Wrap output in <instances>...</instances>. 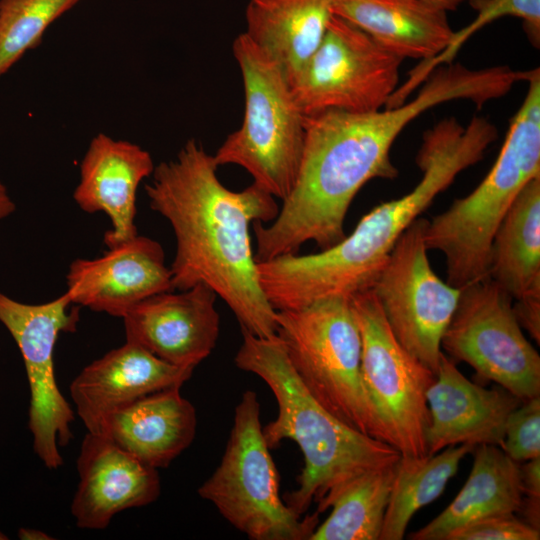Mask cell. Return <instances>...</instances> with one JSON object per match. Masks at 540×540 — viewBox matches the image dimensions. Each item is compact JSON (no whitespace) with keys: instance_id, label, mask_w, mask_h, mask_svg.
Segmentation results:
<instances>
[{"instance_id":"obj_1","label":"cell","mask_w":540,"mask_h":540,"mask_svg":"<svg viewBox=\"0 0 540 540\" xmlns=\"http://www.w3.org/2000/svg\"><path fill=\"white\" fill-rule=\"evenodd\" d=\"M417 96L401 105L371 112L325 110L305 115V144L295 186L269 226L252 225L257 263L298 253L313 241L321 250L345 238V218L359 190L374 178L393 179L390 158L401 131L428 109L453 100L477 107L489 98L491 82L483 69L459 63L438 66Z\"/></svg>"},{"instance_id":"obj_2","label":"cell","mask_w":540,"mask_h":540,"mask_svg":"<svg viewBox=\"0 0 540 540\" xmlns=\"http://www.w3.org/2000/svg\"><path fill=\"white\" fill-rule=\"evenodd\" d=\"M217 169L213 155L189 139L174 159L155 166L145 185L150 208L170 223L176 238L172 288L205 284L232 310L242 331L273 337L277 312L260 285L250 225L274 220L280 208L255 183L228 189Z\"/></svg>"},{"instance_id":"obj_3","label":"cell","mask_w":540,"mask_h":540,"mask_svg":"<svg viewBox=\"0 0 540 540\" xmlns=\"http://www.w3.org/2000/svg\"><path fill=\"white\" fill-rule=\"evenodd\" d=\"M498 136L487 118L467 125L446 118L423 134L417 185L364 215L349 236L318 253L286 254L257 263L261 288L275 311L371 289L401 234L459 173L479 162Z\"/></svg>"},{"instance_id":"obj_4","label":"cell","mask_w":540,"mask_h":540,"mask_svg":"<svg viewBox=\"0 0 540 540\" xmlns=\"http://www.w3.org/2000/svg\"><path fill=\"white\" fill-rule=\"evenodd\" d=\"M234 362L261 378L278 404L277 417L262 428L270 449L294 441L304 457L298 487L286 504L299 515L359 474L394 465L401 455L392 446L361 433L323 408L293 369L277 335L269 338L242 331Z\"/></svg>"},{"instance_id":"obj_5","label":"cell","mask_w":540,"mask_h":540,"mask_svg":"<svg viewBox=\"0 0 540 540\" xmlns=\"http://www.w3.org/2000/svg\"><path fill=\"white\" fill-rule=\"evenodd\" d=\"M525 98L514 115L494 165L467 196L428 221V250L445 257L446 281L462 288L489 277L493 236L511 204L540 177V69L524 71Z\"/></svg>"},{"instance_id":"obj_6","label":"cell","mask_w":540,"mask_h":540,"mask_svg":"<svg viewBox=\"0 0 540 540\" xmlns=\"http://www.w3.org/2000/svg\"><path fill=\"white\" fill-rule=\"evenodd\" d=\"M244 88V115L213 155L216 165L244 168L274 198L286 199L299 174L305 115L278 66L242 33L233 42Z\"/></svg>"},{"instance_id":"obj_7","label":"cell","mask_w":540,"mask_h":540,"mask_svg":"<svg viewBox=\"0 0 540 540\" xmlns=\"http://www.w3.org/2000/svg\"><path fill=\"white\" fill-rule=\"evenodd\" d=\"M276 312V335L308 392L345 425L377 439L351 297L331 296Z\"/></svg>"},{"instance_id":"obj_8","label":"cell","mask_w":540,"mask_h":540,"mask_svg":"<svg viewBox=\"0 0 540 540\" xmlns=\"http://www.w3.org/2000/svg\"><path fill=\"white\" fill-rule=\"evenodd\" d=\"M262 428L257 394L246 390L235 407L221 461L197 492L251 540H309L319 513L303 517L282 501Z\"/></svg>"},{"instance_id":"obj_9","label":"cell","mask_w":540,"mask_h":540,"mask_svg":"<svg viewBox=\"0 0 540 540\" xmlns=\"http://www.w3.org/2000/svg\"><path fill=\"white\" fill-rule=\"evenodd\" d=\"M351 300L362 338V381L377 439L401 456L428 455L426 394L436 374L400 344L370 289Z\"/></svg>"},{"instance_id":"obj_10","label":"cell","mask_w":540,"mask_h":540,"mask_svg":"<svg viewBox=\"0 0 540 540\" xmlns=\"http://www.w3.org/2000/svg\"><path fill=\"white\" fill-rule=\"evenodd\" d=\"M512 300L489 277L462 287L441 349L524 402L540 397V356L525 337Z\"/></svg>"},{"instance_id":"obj_11","label":"cell","mask_w":540,"mask_h":540,"mask_svg":"<svg viewBox=\"0 0 540 540\" xmlns=\"http://www.w3.org/2000/svg\"><path fill=\"white\" fill-rule=\"evenodd\" d=\"M403 58L337 15L290 86L304 115L325 110L371 112L385 107L399 83Z\"/></svg>"},{"instance_id":"obj_12","label":"cell","mask_w":540,"mask_h":540,"mask_svg":"<svg viewBox=\"0 0 540 540\" xmlns=\"http://www.w3.org/2000/svg\"><path fill=\"white\" fill-rule=\"evenodd\" d=\"M427 223L419 217L401 234L370 290L400 344L436 374L441 339L461 288L432 269L425 243Z\"/></svg>"},{"instance_id":"obj_13","label":"cell","mask_w":540,"mask_h":540,"mask_svg":"<svg viewBox=\"0 0 540 540\" xmlns=\"http://www.w3.org/2000/svg\"><path fill=\"white\" fill-rule=\"evenodd\" d=\"M66 293L46 303L27 304L0 292V322L17 344L30 391L28 428L33 449L49 469L63 464L59 448L72 439L74 411L58 388L54 348L62 332H74L79 306Z\"/></svg>"},{"instance_id":"obj_14","label":"cell","mask_w":540,"mask_h":540,"mask_svg":"<svg viewBox=\"0 0 540 540\" xmlns=\"http://www.w3.org/2000/svg\"><path fill=\"white\" fill-rule=\"evenodd\" d=\"M145 298L122 317L126 341L179 367L193 368L214 350L220 330L217 294L205 284Z\"/></svg>"},{"instance_id":"obj_15","label":"cell","mask_w":540,"mask_h":540,"mask_svg":"<svg viewBox=\"0 0 540 540\" xmlns=\"http://www.w3.org/2000/svg\"><path fill=\"white\" fill-rule=\"evenodd\" d=\"M66 281L72 304L119 318L145 298L173 290L162 246L140 235L100 257L72 261Z\"/></svg>"},{"instance_id":"obj_16","label":"cell","mask_w":540,"mask_h":540,"mask_svg":"<svg viewBox=\"0 0 540 540\" xmlns=\"http://www.w3.org/2000/svg\"><path fill=\"white\" fill-rule=\"evenodd\" d=\"M157 470L108 437L87 432L77 459L79 484L71 504L76 525L104 529L119 512L156 501L161 490Z\"/></svg>"},{"instance_id":"obj_17","label":"cell","mask_w":540,"mask_h":540,"mask_svg":"<svg viewBox=\"0 0 540 540\" xmlns=\"http://www.w3.org/2000/svg\"><path fill=\"white\" fill-rule=\"evenodd\" d=\"M428 454L452 445H495L501 448L508 416L522 401L496 385L484 388L466 378L444 352L429 387Z\"/></svg>"},{"instance_id":"obj_18","label":"cell","mask_w":540,"mask_h":540,"mask_svg":"<svg viewBox=\"0 0 540 540\" xmlns=\"http://www.w3.org/2000/svg\"><path fill=\"white\" fill-rule=\"evenodd\" d=\"M193 371L126 341L85 366L72 381L70 395L87 431L102 434L114 412L151 393L181 387Z\"/></svg>"},{"instance_id":"obj_19","label":"cell","mask_w":540,"mask_h":540,"mask_svg":"<svg viewBox=\"0 0 540 540\" xmlns=\"http://www.w3.org/2000/svg\"><path fill=\"white\" fill-rule=\"evenodd\" d=\"M155 165L150 153L139 145L98 133L80 163V180L73 198L87 213L103 212L112 228L104 243L112 247L136 235V195Z\"/></svg>"},{"instance_id":"obj_20","label":"cell","mask_w":540,"mask_h":540,"mask_svg":"<svg viewBox=\"0 0 540 540\" xmlns=\"http://www.w3.org/2000/svg\"><path fill=\"white\" fill-rule=\"evenodd\" d=\"M172 387L146 395L114 412L102 434L156 469L165 468L194 440L193 404Z\"/></svg>"},{"instance_id":"obj_21","label":"cell","mask_w":540,"mask_h":540,"mask_svg":"<svg viewBox=\"0 0 540 540\" xmlns=\"http://www.w3.org/2000/svg\"><path fill=\"white\" fill-rule=\"evenodd\" d=\"M331 5L334 15L403 59L431 60L454 34L448 11L426 0H331Z\"/></svg>"},{"instance_id":"obj_22","label":"cell","mask_w":540,"mask_h":540,"mask_svg":"<svg viewBox=\"0 0 540 540\" xmlns=\"http://www.w3.org/2000/svg\"><path fill=\"white\" fill-rule=\"evenodd\" d=\"M246 36L280 69L297 79L333 16L331 0H249Z\"/></svg>"},{"instance_id":"obj_23","label":"cell","mask_w":540,"mask_h":540,"mask_svg":"<svg viewBox=\"0 0 540 540\" xmlns=\"http://www.w3.org/2000/svg\"><path fill=\"white\" fill-rule=\"evenodd\" d=\"M469 477L454 500L428 524L410 534L413 540H446L447 535L473 521L519 513L523 501L520 464L500 447L473 449Z\"/></svg>"},{"instance_id":"obj_24","label":"cell","mask_w":540,"mask_h":540,"mask_svg":"<svg viewBox=\"0 0 540 540\" xmlns=\"http://www.w3.org/2000/svg\"><path fill=\"white\" fill-rule=\"evenodd\" d=\"M489 278L515 300L540 291V177L523 187L500 222Z\"/></svg>"},{"instance_id":"obj_25","label":"cell","mask_w":540,"mask_h":540,"mask_svg":"<svg viewBox=\"0 0 540 540\" xmlns=\"http://www.w3.org/2000/svg\"><path fill=\"white\" fill-rule=\"evenodd\" d=\"M396 465L363 472L319 502V514L332 510L309 540H379Z\"/></svg>"},{"instance_id":"obj_26","label":"cell","mask_w":540,"mask_h":540,"mask_svg":"<svg viewBox=\"0 0 540 540\" xmlns=\"http://www.w3.org/2000/svg\"><path fill=\"white\" fill-rule=\"evenodd\" d=\"M469 444L452 445L435 454L401 456L379 540H401L413 515L432 503L457 473L462 459L473 451Z\"/></svg>"},{"instance_id":"obj_27","label":"cell","mask_w":540,"mask_h":540,"mask_svg":"<svg viewBox=\"0 0 540 540\" xmlns=\"http://www.w3.org/2000/svg\"><path fill=\"white\" fill-rule=\"evenodd\" d=\"M80 0H0V77L35 49L48 27Z\"/></svg>"},{"instance_id":"obj_28","label":"cell","mask_w":540,"mask_h":540,"mask_svg":"<svg viewBox=\"0 0 540 540\" xmlns=\"http://www.w3.org/2000/svg\"><path fill=\"white\" fill-rule=\"evenodd\" d=\"M476 11L475 19L455 32L448 46L439 55L421 61L411 72L401 91L408 95L426 80L430 73L443 64L451 63L460 47L484 26L504 16H514L523 21L526 34L535 46L540 43V0H468Z\"/></svg>"},{"instance_id":"obj_29","label":"cell","mask_w":540,"mask_h":540,"mask_svg":"<svg viewBox=\"0 0 540 540\" xmlns=\"http://www.w3.org/2000/svg\"><path fill=\"white\" fill-rule=\"evenodd\" d=\"M501 449L517 463L540 457V397L522 402L510 413Z\"/></svg>"},{"instance_id":"obj_30","label":"cell","mask_w":540,"mask_h":540,"mask_svg":"<svg viewBox=\"0 0 540 540\" xmlns=\"http://www.w3.org/2000/svg\"><path fill=\"white\" fill-rule=\"evenodd\" d=\"M540 530L515 514L495 515L450 532L446 540H539Z\"/></svg>"},{"instance_id":"obj_31","label":"cell","mask_w":540,"mask_h":540,"mask_svg":"<svg viewBox=\"0 0 540 540\" xmlns=\"http://www.w3.org/2000/svg\"><path fill=\"white\" fill-rule=\"evenodd\" d=\"M516 319L522 329L540 343V291L531 292L513 304Z\"/></svg>"},{"instance_id":"obj_32","label":"cell","mask_w":540,"mask_h":540,"mask_svg":"<svg viewBox=\"0 0 540 540\" xmlns=\"http://www.w3.org/2000/svg\"><path fill=\"white\" fill-rule=\"evenodd\" d=\"M519 464L523 499L540 502V457Z\"/></svg>"},{"instance_id":"obj_33","label":"cell","mask_w":540,"mask_h":540,"mask_svg":"<svg viewBox=\"0 0 540 540\" xmlns=\"http://www.w3.org/2000/svg\"><path fill=\"white\" fill-rule=\"evenodd\" d=\"M16 205L10 197L6 186L0 181V221L10 216Z\"/></svg>"},{"instance_id":"obj_34","label":"cell","mask_w":540,"mask_h":540,"mask_svg":"<svg viewBox=\"0 0 540 540\" xmlns=\"http://www.w3.org/2000/svg\"><path fill=\"white\" fill-rule=\"evenodd\" d=\"M18 535L21 539H51V537H46L48 535L36 529L21 528Z\"/></svg>"},{"instance_id":"obj_35","label":"cell","mask_w":540,"mask_h":540,"mask_svg":"<svg viewBox=\"0 0 540 540\" xmlns=\"http://www.w3.org/2000/svg\"><path fill=\"white\" fill-rule=\"evenodd\" d=\"M426 1L431 2L440 7H443L447 11H454L458 8V6L461 3H463L466 0H426Z\"/></svg>"},{"instance_id":"obj_36","label":"cell","mask_w":540,"mask_h":540,"mask_svg":"<svg viewBox=\"0 0 540 540\" xmlns=\"http://www.w3.org/2000/svg\"><path fill=\"white\" fill-rule=\"evenodd\" d=\"M8 537L0 531V540H6Z\"/></svg>"}]
</instances>
